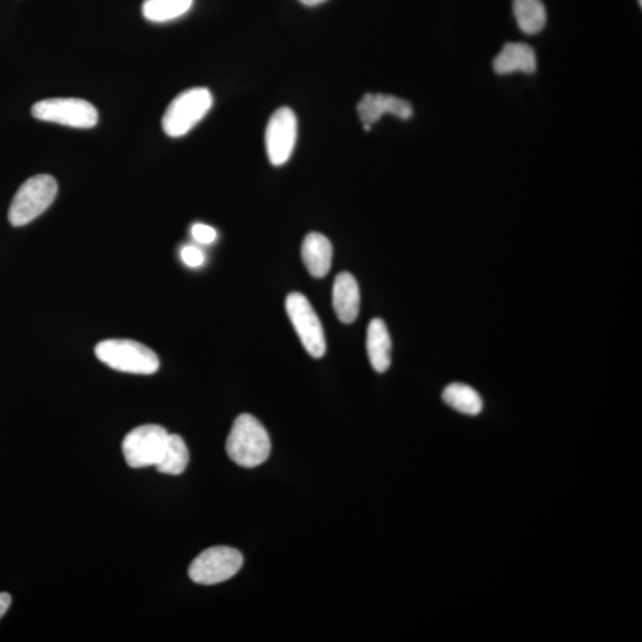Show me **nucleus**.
<instances>
[{
  "label": "nucleus",
  "instance_id": "17",
  "mask_svg": "<svg viewBox=\"0 0 642 642\" xmlns=\"http://www.w3.org/2000/svg\"><path fill=\"white\" fill-rule=\"evenodd\" d=\"M443 400L446 405L455 411L475 417L482 412L483 401L481 395L474 388L463 385V383H452L443 392Z\"/></svg>",
  "mask_w": 642,
  "mask_h": 642
},
{
  "label": "nucleus",
  "instance_id": "11",
  "mask_svg": "<svg viewBox=\"0 0 642 642\" xmlns=\"http://www.w3.org/2000/svg\"><path fill=\"white\" fill-rule=\"evenodd\" d=\"M332 301L338 319L344 324L354 323L361 307L360 287L354 275L346 272L337 275Z\"/></svg>",
  "mask_w": 642,
  "mask_h": 642
},
{
  "label": "nucleus",
  "instance_id": "19",
  "mask_svg": "<svg viewBox=\"0 0 642 642\" xmlns=\"http://www.w3.org/2000/svg\"><path fill=\"white\" fill-rule=\"evenodd\" d=\"M181 260L184 261L186 266L191 268H199L205 262V255L203 250L194 245H186L180 251Z\"/></svg>",
  "mask_w": 642,
  "mask_h": 642
},
{
  "label": "nucleus",
  "instance_id": "8",
  "mask_svg": "<svg viewBox=\"0 0 642 642\" xmlns=\"http://www.w3.org/2000/svg\"><path fill=\"white\" fill-rule=\"evenodd\" d=\"M286 311L308 354L314 358L323 357L326 352L325 333L310 301L301 293H291L286 299Z\"/></svg>",
  "mask_w": 642,
  "mask_h": 642
},
{
  "label": "nucleus",
  "instance_id": "22",
  "mask_svg": "<svg viewBox=\"0 0 642 642\" xmlns=\"http://www.w3.org/2000/svg\"><path fill=\"white\" fill-rule=\"evenodd\" d=\"M299 2L307 6H317L327 2V0H299Z\"/></svg>",
  "mask_w": 642,
  "mask_h": 642
},
{
  "label": "nucleus",
  "instance_id": "9",
  "mask_svg": "<svg viewBox=\"0 0 642 642\" xmlns=\"http://www.w3.org/2000/svg\"><path fill=\"white\" fill-rule=\"evenodd\" d=\"M298 137V119L289 107H280L270 117L266 130V148L273 166L285 165L293 154Z\"/></svg>",
  "mask_w": 642,
  "mask_h": 642
},
{
  "label": "nucleus",
  "instance_id": "16",
  "mask_svg": "<svg viewBox=\"0 0 642 642\" xmlns=\"http://www.w3.org/2000/svg\"><path fill=\"white\" fill-rule=\"evenodd\" d=\"M188 463H190V451L185 440L178 434H169L165 451L155 468L161 474L178 476L186 470Z\"/></svg>",
  "mask_w": 642,
  "mask_h": 642
},
{
  "label": "nucleus",
  "instance_id": "6",
  "mask_svg": "<svg viewBox=\"0 0 642 642\" xmlns=\"http://www.w3.org/2000/svg\"><path fill=\"white\" fill-rule=\"evenodd\" d=\"M243 565L242 553L232 547L216 546L193 560L188 575L194 583L214 585L229 581Z\"/></svg>",
  "mask_w": 642,
  "mask_h": 642
},
{
  "label": "nucleus",
  "instance_id": "21",
  "mask_svg": "<svg viewBox=\"0 0 642 642\" xmlns=\"http://www.w3.org/2000/svg\"><path fill=\"white\" fill-rule=\"evenodd\" d=\"M11 601V596L8 593H0V619L8 612Z\"/></svg>",
  "mask_w": 642,
  "mask_h": 642
},
{
  "label": "nucleus",
  "instance_id": "1",
  "mask_svg": "<svg viewBox=\"0 0 642 642\" xmlns=\"http://www.w3.org/2000/svg\"><path fill=\"white\" fill-rule=\"evenodd\" d=\"M272 443L264 426L253 415L241 414L231 427L226 452L236 464L255 468L267 461Z\"/></svg>",
  "mask_w": 642,
  "mask_h": 642
},
{
  "label": "nucleus",
  "instance_id": "7",
  "mask_svg": "<svg viewBox=\"0 0 642 642\" xmlns=\"http://www.w3.org/2000/svg\"><path fill=\"white\" fill-rule=\"evenodd\" d=\"M169 433L160 425L134 428L123 440V455L134 469L155 467L165 451Z\"/></svg>",
  "mask_w": 642,
  "mask_h": 642
},
{
  "label": "nucleus",
  "instance_id": "3",
  "mask_svg": "<svg viewBox=\"0 0 642 642\" xmlns=\"http://www.w3.org/2000/svg\"><path fill=\"white\" fill-rule=\"evenodd\" d=\"M58 195V182L52 175L40 174L28 179L11 201L9 222L20 228L27 225L54 203Z\"/></svg>",
  "mask_w": 642,
  "mask_h": 642
},
{
  "label": "nucleus",
  "instance_id": "4",
  "mask_svg": "<svg viewBox=\"0 0 642 642\" xmlns=\"http://www.w3.org/2000/svg\"><path fill=\"white\" fill-rule=\"evenodd\" d=\"M212 105L213 97L207 88L195 87L180 93L162 118L163 131L173 138L185 136L203 121Z\"/></svg>",
  "mask_w": 642,
  "mask_h": 642
},
{
  "label": "nucleus",
  "instance_id": "13",
  "mask_svg": "<svg viewBox=\"0 0 642 642\" xmlns=\"http://www.w3.org/2000/svg\"><path fill=\"white\" fill-rule=\"evenodd\" d=\"M333 249L329 238L318 232L308 234L301 247L302 261L313 278L321 279L329 274Z\"/></svg>",
  "mask_w": 642,
  "mask_h": 642
},
{
  "label": "nucleus",
  "instance_id": "20",
  "mask_svg": "<svg viewBox=\"0 0 642 642\" xmlns=\"http://www.w3.org/2000/svg\"><path fill=\"white\" fill-rule=\"evenodd\" d=\"M191 234L195 241L205 245L216 242L218 236L216 229H213L210 225L201 223L192 226Z\"/></svg>",
  "mask_w": 642,
  "mask_h": 642
},
{
  "label": "nucleus",
  "instance_id": "10",
  "mask_svg": "<svg viewBox=\"0 0 642 642\" xmlns=\"http://www.w3.org/2000/svg\"><path fill=\"white\" fill-rule=\"evenodd\" d=\"M357 111L365 131H370L371 125L379 122L386 113L401 119H409L413 116V107L405 99L381 93L365 94L357 105Z\"/></svg>",
  "mask_w": 642,
  "mask_h": 642
},
{
  "label": "nucleus",
  "instance_id": "2",
  "mask_svg": "<svg viewBox=\"0 0 642 642\" xmlns=\"http://www.w3.org/2000/svg\"><path fill=\"white\" fill-rule=\"evenodd\" d=\"M94 352L100 362L122 373L153 375L160 368L155 352L131 339H106L96 346Z\"/></svg>",
  "mask_w": 642,
  "mask_h": 642
},
{
  "label": "nucleus",
  "instance_id": "15",
  "mask_svg": "<svg viewBox=\"0 0 642 642\" xmlns=\"http://www.w3.org/2000/svg\"><path fill=\"white\" fill-rule=\"evenodd\" d=\"M513 11L522 33L535 35L545 28L547 15L541 0H514Z\"/></svg>",
  "mask_w": 642,
  "mask_h": 642
},
{
  "label": "nucleus",
  "instance_id": "5",
  "mask_svg": "<svg viewBox=\"0 0 642 642\" xmlns=\"http://www.w3.org/2000/svg\"><path fill=\"white\" fill-rule=\"evenodd\" d=\"M31 113L40 121L77 129L96 127L99 119L96 107L77 98L44 99L33 106Z\"/></svg>",
  "mask_w": 642,
  "mask_h": 642
},
{
  "label": "nucleus",
  "instance_id": "14",
  "mask_svg": "<svg viewBox=\"0 0 642 642\" xmlns=\"http://www.w3.org/2000/svg\"><path fill=\"white\" fill-rule=\"evenodd\" d=\"M367 351L371 367L377 373H386L392 363V338L385 321H370L367 332Z\"/></svg>",
  "mask_w": 642,
  "mask_h": 642
},
{
  "label": "nucleus",
  "instance_id": "12",
  "mask_svg": "<svg viewBox=\"0 0 642 642\" xmlns=\"http://www.w3.org/2000/svg\"><path fill=\"white\" fill-rule=\"evenodd\" d=\"M494 71L500 75L521 72L533 74L537 71V56L526 43H507L493 62Z\"/></svg>",
  "mask_w": 642,
  "mask_h": 642
},
{
  "label": "nucleus",
  "instance_id": "18",
  "mask_svg": "<svg viewBox=\"0 0 642 642\" xmlns=\"http://www.w3.org/2000/svg\"><path fill=\"white\" fill-rule=\"evenodd\" d=\"M193 0H144L143 16L154 23L174 21L191 10Z\"/></svg>",
  "mask_w": 642,
  "mask_h": 642
},
{
  "label": "nucleus",
  "instance_id": "23",
  "mask_svg": "<svg viewBox=\"0 0 642 642\" xmlns=\"http://www.w3.org/2000/svg\"><path fill=\"white\" fill-rule=\"evenodd\" d=\"M639 4H640V6H641V4H642V0H639Z\"/></svg>",
  "mask_w": 642,
  "mask_h": 642
}]
</instances>
